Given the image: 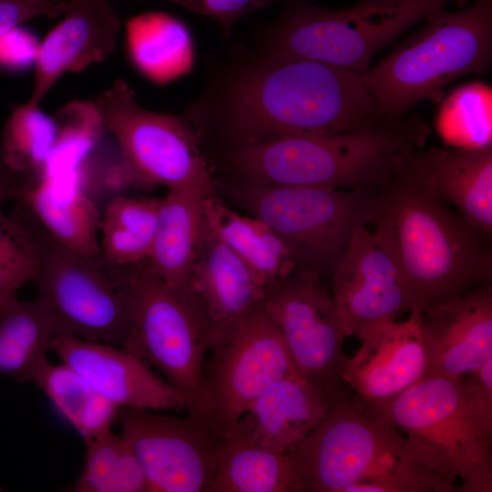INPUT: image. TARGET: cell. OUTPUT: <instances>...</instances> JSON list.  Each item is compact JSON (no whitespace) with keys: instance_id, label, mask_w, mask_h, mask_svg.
Instances as JSON below:
<instances>
[{"instance_id":"52a82bcc","label":"cell","mask_w":492,"mask_h":492,"mask_svg":"<svg viewBox=\"0 0 492 492\" xmlns=\"http://www.w3.org/2000/svg\"><path fill=\"white\" fill-rule=\"evenodd\" d=\"M453 0H359L323 8L293 0L268 34L265 51L303 57L362 74L374 56Z\"/></svg>"},{"instance_id":"7a4b0ae2","label":"cell","mask_w":492,"mask_h":492,"mask_svg":"<svg viewBox=\"0 0 492 492\" xmlns=\"http://www.w3.org/2000/svg\"><path fill=\"white\" fill-rule=\"evenodd\" d=\"M368 224L401 272L412 309L424 311L491 282L490 238L403 168L372 191Z\"/></svg>"},{"instance_id":"f1b7e54d","label":"cell","mask_w":492,"mask_h":492,"mask_svg":"<svg viewBox=\"0 0 492 492\" xmlns=\"http://www.w3.org/2000/svg\"><path fill=\"white\" fill-rule=\"evenodd\" d=\"M56 411L77 431L83 440L111 429L120 408L98 395L67 364L46 359L34 379Z\"/></svg>"},{"instance_id":"ba28073f","label":"cell","mask_w":492,"mask_h":492,"mask_svg":"<svg viewBox=\"0 0 492 492\" xmlns=\"http://www.w3.org/2000/svg\"><path fill=\"white\" fill-rule=\"evenodd\" d=\"M94 103L117 143L119 186L215 191L200 135L187 118L144 108L122 79L101 92Z\"/></svg>"},{"instance_id":"d4e9b609","label":"cell","mask_w":492,"mask_h":492,"mask_svg":"<svg viewBox=\"0 0 492 492\" xmlns=\"http://www.w3.org/2000/svg\"><path fill=\"white\" fill-rule=\"evenodd\" d=\"M205 218L263 287L300 269L285 243L263 220L231 210L216 192L206 199Z\"/></svg>"},{"instance_id":"cb8c5ba5","label":"cell","mask_w":492,"mask_h":492,"mask_svg":"<svg viewBox=\"0 0 492 492\" xmlns=\"http://www.w3.org/2000/svg\"><path fill=\"white\" fill-rule=\"evenodd\" d=\"M213 192L185 188L167 190L159 198L148 262L161 280L178 291L186 285L205 228V201Z\"/></svg>"},{"instance_id":"5bb4252c","label":"cell","mask_w":492,"mask_h":492,"mask_svg":"<svg viewBox=\"0 0 492 492\" xmlns=\"http://www.w3.org/2000/svg\"><path fill=\"white\" fill-rule=\"evenodd\" d=\"M121 436L137 456L149 492H209L229 435L212 419L122 407Z\"/></svg>"},{"instance_id":"9a60e30c","label":"cell","mask_w":492,"mask_h":492,"mask_svg":"<svg viewBox=\"0 0 492 492\" xmlns=\"http://www.w3.org/2000/svg\"><path fill=\"white\" fill-rule=\"evenodd\" d=\"M331 286L347 337H356L374 323L396 320L412 309L401 272L364 223L354 229Z\"/></svg>"},{"instance_id":"ffe728a7","label":"cell","mask_w":492,"mask_h":492,"mask_svg":"<svg viewBox=\"0 0 492 492\" xmlns=\"http://www.w3.org/2000/svg\"><path fill=\"white\" fill-rule=\"evenodd\" d=\"M403 170L424 189L454 205L475 230L492 233V147L416 149Z\"/></svg>"},{"instance_id":"277c9868","label":"cell","mask_w":492,"mask_h":492,"mask_svg":"<svg viewBox=\"0 0 492 492\" xmlns=\"http://www.w3.org/2000/svg\"><path fill=\"white\" fill-rule=\"evenodd\" d=\"M430 130L415 116L352 132L277 138L235 147L228 162L240 182L370 192L423 148Z\"/></svg>"},{"instance_id":"7c38bea8","label":"cell","mask_w":492,"mask_h":492,"mask_svg":"<svg viewBox=\"0 0 492 492\" xmlns=\"http://www.w3.org/2000/svg\"><path fill=\"white\" fill-rule=\"evenodd\" d=\"M262 306L277 328L296 373L313 387L333 395L344 384L347 337L323 279L300 268L264 287Z\"/></svg>"},{"instance_id":"836d02e7","label":"cell","mask_w":492,"mask_h":492,"mask_svg":"<svg viewBox=\"0 0 492 492\" xmlns=\"http://www.w3.org/2000/svg\"><path fill=\"white\" fill-rule=\"evenodd\" d=\"M491 95L488 86L476 82L444 100L436 120L444 141L459 149L492 147Z\"/></svg>"},{"instance_id":"e0dca14e","label":"cell","mask_w":492,"mask_h":492,"mask_svg":"<svg viewBox=\"0 0 492 492\" xmlns=\"http://www.w3.org/2000/svg\"><path fill=\"white\" fill-rule=\"evenodd\" d=\"M50 351L119 408L186 409L176 389L153 373L146 362L120 347L56 335Z\"/></svg>"},{"instance_id":"ab89813d","label":"cell","mask_w":492,"mask_h":492,"mask_svg":"<svg viewBox=\"0 0 492 492\" xmlns=\"http://www.w3.org/2000/svg\"><path fill=\"white\" fill-rule=\"evenodd\" d=\"M33 183L26 175L9 166L0 148V209L8 200H20Z\"/></svg>"},{"instance_id":"4316f807","label":"cell","mask_w":492,"mask_h":492,"mask_svg":"<svg viewBox=\"0 0 492 492\" xmlns=\"http://www.w3.org/2000/svg\"><path fill=\"white\" fill-rule=\"evenodd\" d=\"M55 336L52 319L37 297L0 303V374L33 382Z\"/></svg>"},{"instance_id":"7402d4cb","label":"cell","mask_w":492,"mask_h":492,"mask_svg":"<svg viewBox=\"0 0 492 492\" xmlns=\"http://www.w3.org/2000/svg\"><path fill=\"white\" fill-rule=\"evenodd\" d=\"M335 393L325 395L299 374L281 378L249 405L231 432L262 448L289 454L326 416Z\"/></svg>"},{"instance_id":"4fadbf2b","label":"cell","mask_w":492,"mask_h":492,"mask_svg":"<svg viewBox=\"0 0 492 492\" xmlns=\"http://www.w3.org/2000/svg\"><path fill=\"white\" fill-rule=\"evenodd\" d=\"M298 374L261 305L210 339L204 364L208 416L228 435L271 384Z\"/></svg>"},{"instance_id":"484cf974","label":"cell","mask_w":492,"mask_h":492,"mask_svg":"<svg viewBox=\"0 0 492 492\" xmlns=\"http://www.w3.org/2000/svg\"><path fill=\"white\" fill-rule=\"evenodd\" d=\"M209 492H305L290 454L258 446L231 432Z\"/></svg>"},{"instance_id":"5b68a950","label":"cell","mask_w":492,"mask_h":492,"mask_svg":"<svg viewBox=\"0 0 492 492\" xmlns=\"http://www.w3.org/2000/svg\"><path fill=\"white\" fill-rule=\"evenodd\" d=\"M425 25L360 74L381 117L405 118L418 103L438 102L450 82L483 73L492 58V0L457 12H432Z\"/></svg>"},{"instance_id":"8fae6325","label":"cell","mask_w":492,"mask_h":492,"mask_svg":"<svg viewBox=\"0 0 492 492\" xmlns=\"http://www.w3.org/2000/svg\"><path fill=\"white\" fill-rule=\"evenodd\" d=\"M36 283L56 335L122 347L134 318L128 267L109 263L101 253L68 250L50 238Z\"/></svg>"},{"instance_id":"d6986e66","label":"cell","mask_w":492,"mask_h":492,"mask_svg":"<svg viewBox=\"0 0 492 492\" xmlns=\"http://www.w3.org/2000/svg\"><path fill=\"white\" fill-rule=\"evenodd\" d=\"M66 5L64 18L39 43L29 104L38 106L64 74L105 60L116 47L121 24L108 0Z\"/></svg>"},{"instance_id":"603a6c76","label":"cell","mask_w":492,"mask_h":492,"mask_svg":"<svg viewBox=\"0 0 492 492\" xmlns=\"http://www.w3.org/2000/svg\"><path fill=\"white\" fill-rule=\"evenodd\" d=\"M18 201L57 244L85 255L101 253L97 237L101 215L80 184L79 170L46 174Z\"/></svg>"},{"instance_id":"9c48e42d","label":"cell","mask_w":492,"mask_h":492,"mask_svg":"<svg viewBox=\"0 0 492 492\" xmlns=\"http://www.w3.org/2000/svg\"><path fill=\"white\" fill-rule=\"evenodd\" d=\"M134 318L122 349L154 366L186 410L208 416L204 364L210 332L187 295L168 285L148 261L128 267Z\"/></svg>"},{"instance_id":"83f0119b","label":"cell","mask_w":492,"mask_h":492,"mask_svg":"<svg viewBox=\"0 0 492 492\" xmlns=\"http://www.w3.org/2000/svg\"><path fill=\"white\" fill-rule=\"evenodd\" d=\"M189 39L184 25L162 12L138 15L126 25L129 59L139 72L159 84L187 70L190 57Z\"/></svg>"},{"instance_id":"f546056e","label":"cell","mask_w":492,"mask_h":492,"mask_svg":"<svg viewBox=\"0 0 492 492\" xmlns=\"http://www.w3.org/2000/svg\"><path fill=\"white\" fill-rule=\"evenodd\" d=\"M159 198L116 196L99 221L100 251L111 264L129 267L149 260L159 213Z\"/></svg>"},{"instance_id":"d6a6232c","label":"cell","mask_w":492,"mask_h":492,"mask_svg":"<svg viewBox=\"0 0 492 492\" xmlns=\"http://www.w3.org/2000/svg\"><path fill=\"white\" fill-rule=\"evenodd\" d=\"M56 138L55 119L26 102L5 124L0 148L10 167L37 182L46 175Z\"/></svg>"},{"instance_id":"f35d334b","label":"cell","mask_w":492,"mask_h":492,"mask_svg":"<svg viewBox=\"0 0 492 492\" xmlns=\"http://www.w3.org/2000/svg\"><path fill=\"white\" fill-rule=\"evenodd\" d=\"M38 47L34 35L16 26L0 36V66L22 68L35 64Z\"/></svg>"},{"instance_id":"8d00e7d4","label":"cell","mask_w":492,"mask_h":492,"mask_svg":"<svg viewBox=\"0 0 492 492\" xmlns=\"http://www.w3.org/2000/svg\"><path fill=\"white\" fill-rule=\"evenodd\" d=\"M63 0H0V36L28 20L65 14Z\"/></svg>"},{"instance_id":"e575fe53","label":"cell","mask_w":492,"mask_h":492,"mask_svg":"<svg viewBox=\"0 0 492 492\" xmlns=\"http://www.w3.org/2000/svg\"><path fill=\"white\" fill-rule=\"evenodd\" d=\"M54 119L57 138L46 174L78 171L105 129L101 115L94 102L73 101L63 107Z\"/></svg>"},{"instance_id":"8992f818","label":"cell","mask_w":492,"mask_h":492,"mask_svg":"<svg viewBox=\"0 0 492 492\" xmlns=\"http://www.w3.org/2000/svg\"><path fill=\"white\" fill-rule=\"evenodd\" d=\"M417 456L458 492L492 491V429L470 407L458 378L424 377L373 404Z\"/></svg>"},{"instance_id":"60d3db41","label":"cell","mask_w":492,"mask_h":492,"mask_svg":"<svg viewBox=\"0 0 492 492\" xmlns=\"http://www.w3.org/2000/svg\"><path fill=\"white\" fill-rule=\"evenodd\" d=\"M470 1H474V0H453V2H454L458 7H461V8L466 7V5H467Z\"/></svg>"},{"instance_id":"3957f363","label":"cell","mask_w":492,"mask_h":492,"mask_svg":"<svg viewBox=\"0 0 492 492\" xmlns=\"http://www.w3.org/2000/svg\"><path fill=\"white\" fill-rule=\"evenodd\" d=\"M305 492H456L373 405L344 384L291 453Z\"/></svg>"},{"instance_id":"2e32d148","label":"cell","mask_w":492,"mask_h":492,"mask_svg":"<svg viewBox=\"0 0 492 492\" xmlns=\"http://www.w3.org/2000/svg\"><path fill=\"white\" fill-rule=\"evenodd\" d=\"M421 315V310L412 309L405 321L377 322L356 335L360 346L347 357L343 380L360 400L374 404L402 393L425 377Z\"/></svg>"},{"instance_id":"44dd1931","label":"cell","mask_w":492,"mask_h":492,"mask_svg":"<svg viewBox=\"0 0 492 492\" xmlns=\"http://www.w3.org/2000/svg\"><path fill=\"white\" fill-rule=\"evenodd\" d=\"M181 292L202 316L210 339L261 307L265 296V288L207 221Z\"/></svg>"},{"instance_id":"6da1fadb","label":"cell","mask_w":492,"mask_h":492,"mask_svg":"<svg viewBox=\"0 0 492 492\" xmlns=\"http://www.w3.org/2000/svg\"><path fill=\"white\" fill-rule=\"evenodd\" d=\"M187 118L194 127L216 125L235 147L393 122L380 116L359 74L268 51L229 70Z\"/></svg>"},{"instance_id":"74e56055","label":"cell","mask_w":492,"mask_h":492,"mask_svg":"<svg viewBox=\"0 0 492 492\" xmlns=\"http://www.w3.org/2000/svg\"><path fill=\"white\" fill-rule=\"evenodd\" d=\"M457 378L472 410L487 428L492 429V358Z\"/></svg>"},{"instance_id":"ac0fdd59","label":"cell","mask_w":492,"mask_h":492,"mask_svg":"<svg viewBox=\"0 0 492 492\" xmlns=\"http://www.w3.org/2000/svg\"><path fill=\"white\" fill-rule=\"evenodd\" d=\"M421 331L425 377L457 378L479 368L492 358L491 282L422 311Z\"/></svg>"},{"instance_id":"4dcf8cb0","label":"cell","mask_w":492,"mask_h":492,"mask_svg":"<svg viewBox=\"0 0 492 492\" xmlns=\"http://www.w3.org/2000/svg\"><path fill=\"white\" fill-rule=\"evenodd\" d=\"M9 214L0 209V303L36 282L50 237L19 201Z\"/></svg>"},{"instance_id":"30bf717a","label":"cell","mask_w":492,"mask_h":492,"mask_svg":"<svg viewBox=\"0 0 492 492\" xmlns=\"http://www.w3.org/2000/svg\"><path fill=\"white\" fill-rule=\"evenodd\" d=\"M229 193L285 243L300 268L330 278L354 229L367 225L370 192L238 182Z\"/></svg>"},{"instance_id":"1f68e13d","label":"cell","mask_w":492,"mask_h":492,"mask_svg":"<svg viewBox=\"0 0 492 492\" xmlns=\"http://www.w3.org/2000/svg\"><path fill=\"white\" fill-rule=\"evenodd\" d=\"M82 470L75 492H149L144 470L129 444L111 429L84 439Z\"/></svg>"},{"instance_id":"d590c367","label":"cell","mask_w":492,"mask_h":492,"mask_svg":"<svg viewBox=\"0 0 492 492\" xmlns=\"http://www.w3.org/2000/svg\"><path fill=\"white\" fill-rule=\"evenodd\" d=\"M87 0H69V5ZM109 1V0H108ZM191 12L217 21L223 33L229 34L232 26L242 16L261 9L274 0H164Z\"/></svg>"}]
</instances>
